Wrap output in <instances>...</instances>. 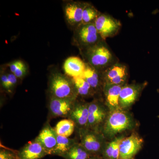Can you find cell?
<instances>
[{
  "label": "cell",
  "instance_id": "cell-8",
  "mask_svg": "<svg viewBox=\"0 0 159 159\" xmlns=\"http://www.w3.org/2000/svg\"><path fill=\"white\" fill-rule=\"evenodd\" d=\"M143 140L136 134L122 139L119 145V159H132L142 148Z\"/></svg>",
  "mask_w": 159,
  "mask_h": 159
},
{
  "label": "cell",
  "instance_id": "cell-30",
  "mask_svg": "<svg viewBox=\"0 0 159 159\" xmlns=\"http://www.w3.org/2000/svg\"><path fill=\"white\" fill-rule=\"evenodd\" d=\"M89 159H100L97 156H92L90 157Z\"/></svg>",
  "mask_w": 159,
  "mask_h": 159
},
{
  "label": "cell",
  "instance_id": "cell-6",
  "mask_svg": "<svg viewBox=\"0 0 159 159\" xmlns=\"http://www.w3.org/2000/svg\"><path fill=\"white\" fill-rule=\"evenodd\" d=\"M84 2L66 1L63 5L65 18L69 26L73 30L82 23L83 11Z\"/></svg>",
  "mask_w": 159,
  "mask_h": 159
},
{
  "label": "cell",
  "instance_id": "cell-31",
  "mask_svg": "<svg viewBox=\"0 0 159 159\" xmlns=\"http://www.w3.org/2000/svg\"><path fill=\"white\" fill-rule=\"evenodd\" d=\"M132 159H134V158Z\"/></svg>",
  "mask_w": 159,
  "mask_h": 159
},
{
  "label": "cell",
  "instance_id": "cell-29",
  "mask_svg": "<svg viewBox=\"0 0 159 159\" xmlns=\"http://www.w3.org/2000/svg\"><path fill=\"white\" fill-rule=\"evenodd\" d=\"M23 62H24L22 61L17 60L15 61H12V62L9 63V67L10 72L13 74L15 72V71L21 65Z\"/></svg>",
  "mask_w": 159,
  "mask_h": 159
},
{
  "label": "cell",
  "instance_id": "cell-19",
  "mask_svg": "<svg viewBox=\"0 0 159 159\" xmlns=\"http://www.w3.org/2000/svg\"><path fill=\"white\" fill-rule=\"evenodd\" d=\"M74 81L78 96L83 97H93L96 92L83 77L72 78Z\"/></svg>",
  "mask_w": 159,
  "mask_h": 159
},
{
  "label": "cell",
  "instance_id": "cell-21",
  "mask_svg": "<svg viewBox=\"0 0 159 159\" xmlns=\"http://www.w3.org/2000/svg\"><path fill=\"white\" fill-rule=\"evenodd\" d=\"M91 157L80 143H76L63 157L65 159H89Z\"/></svg>",
  "mask_w": 159,
  "mask_h": 159
},
{
  "label": "cell",
  "instance_id": "cell-2",
  "mask_svg": "<svg viewBox=\"0 0 159 159\" xmlns=\"http://www.w3.org/2000/svg\"><path fill=\"white\" fill-rule=\"evenodd\" d=\"M48 91L50 97L59 99L77 100L78 97L72 78L58 71L50 75Z\"/></svg>",
  "mask_w": 159,
  "mask_h": 159
},
{
  "label": "cell",
  "instance_id": "cell-9",
  "mask_svg": "<svg viewBox=\"0 0 159 159\" xmlns=\"http://www.w3.org/2000/svg\"><path fill=\"white\" fill-rule=\"evenodd\" d=\"M76 100L50 97L49 109L54 117H68Z\"/></svg>",
  "mask_w": 159,
  "mask_h": 159
},
{
  "label": "cell",
  "instance_id": "cell-13",
  "mask_svg": "<svg viewBox=\"0 0 159 159\" xmlns=\"http://www.w3.org/2000/svg\"><path fill=\"white\" fill-rule=\"evenodd\" d=\"M89 104L84 102H77L76 100L73 109L68 118L79 126L80 129L88 126L89 117Z\"/></svg>",
  "mask_w": 159,
  "mask_h": 159
},
{
  "label": "cell",
  "instance_id": "cell-12",
  "mask_svg": "<svg viewBox=\"0 0 159 159\" xmlns=\"http://www.w3.org/2000/svg\"><path fill=\"white\" fill-rule=\"evenodd\" d=\"M142 88V86L140 84L123 85L119 96L120 108H128L132 105L139 97Z\"/></svg>",
  "mask_w": 159,
  "mask_h": 159
},
{
  "label": "cell",
  "instance_id": "cell-18",
  "mask_svg": "<svg viewBox=\"0 0 159 159\" xmlns=\"http://www.w3.org/2000/svg\"><path fill=\"white\" fill-rule=\"evenodd\" d=\"M76 143L74 139L57 135V145L51 155L63 157Z\"/></svg>",
  "mask_w": 159,
  "mask_h": 159
},
{
  "label": "cell",
  "instance_id": "cell-24",
  "mask_svg": "<svg viewBox=\"0 0 159 159\" xmlns=\"http://www.w3.org/2000/svg\"><path fill=\"white\" fill-rule=\"evenodd\" d=\"M121 139V138L116 139L110 143L108 145H107L103 152V155H104L105 159H112L113 153L115 147L116 145L117 142H119Z\"/></svg>",
  "mask_w": 159,
  "mask_h": 159
},
{
  "label": "cell",
  "instance_id": "cell-5",
  "mask_svg": "<svg viewBox=\"0 0 159 159\" xmlns=\"http://www.w3.org/2000/svg\"><path fill=\"white\" fill-rule=\"evenodd\" d=\"M94 23L99 35L104 40L116 35L121 27L119 20L109 15L101 13Z\"/></svg>",
  "mask_w": 159,
  "mask_h": 159
},
{
  "label": "cell",
  "instance_id": "cell-15",
  "mask_svg": "<svg viewBox=\"0 0 159 159\" xmlns=\"http://www.w3.org/2000/svg\"><path fill=\"white\" fill-rule=\"evenodd\" d=\"M85 67L86 63L79 57L75 56L67 58L63 65L66 75L71 78L83 77Z\"/></svg>",
  "mask_w": 159,
  "mask_h": 159
},
{
  "label": "cell",
  "instance_id": "cell-4",
  "mask_svg": "<svg viewBox=\"0 0 159 159\" xmlns=\"http://www.w3.org/2000/svg\"><path fill=\"white\" fill-rule=\"evenodd\" d=\"M132 121L128 114L121 110L111 111L104 124V134L111 137L130 128Z\"/></svg>",
  "mask_w": 159,
  "mask_h": 159
},
{
  "label": "cell",
  "instance_id": "cell-7",
  "mask_svg": "<svg viewBox=\"0 0 159 159\" xmlns=\"http://www.w3.org/2000/svg\"><path fill=\"white\" fill-rule=\"evenodd\" d=\"M104 84L124 85L128 76L127 67L116 63L102 72Z\"/></svg>",
  "mask_w": 159,
  "mask_h": 159
},
{
  "label": "cell",
  "instance_id": "cell-22",
  "mask_svg": "<svg viewBox=\"0 0 159 159\" xmlns=\"http://www.w3.org/2000/svg\"><path fill=\"white\" fill-rule=\"evenodd\" d=\"M100 14L101 12H99L91 3L84 2L82 24L94 23Z\"/></svg>",
  "mask_w": 159,
  "mask_h": 159
},
{
  "label": "cell",
  "instance_id": "cell-28",
  "mask_svg": "<svg viewBox=\"0 0 159 159\" xmlns=\"http://www.w3.org/2000/svg\"><path fill=\"white\" fill-rule=\"evenodd\" d=\"M1 84L2 88L5 90L9 92V81H8L7 73L6 71H1Z\"/></svg>",
  "mask_w": 159,
  "mask_h": 159
},
{
  "label": "cell",
  "instance_id": "cell-27",
  "mask_svg": "<svg viewBox=\"0 0 159 159\" xmlns=\"http://www.w3.org/2000/svg\"><path fill=\"white\" fill-rule=\"evenodd\" d=\"M7 73L8 81H9V93H10V92H11V91L16 85L17 83V80L18 79L16 77L14 74L11 73V72H8Z\"/></svg>",
  "mask_w": 159,
  "mask_h": 159
},
{
  "label": "cell",
  "instance_id": "cell-23",
  "mask_svg": "<svg viewBox=\"0 0 159 159\" xmlns=\"http://www.w3.org/2000/svg\"><path fill=\"white\" fill-rule=\"evenodd\" d=\"M105 116V112L103 109L94 113L89 114L88 126L94 127L102 122Z\"/></svg>",
  "mask_w": 159,
  "mask_h": 159
},
{
  "label": "cell",
  "instance_id": "cell-20",
  "mask_svg": "<svg viewBox=\"0 0 159 159\" xmlns=\"http://www.w3.org/2000/svg\"><path fill=\"white\" fill-rule=\"evenodd\" d=\"M75 125L71 119H63L57 122L54 130L58 135L69 138L74 133Z\"/></svg>",
  "mask_w": 159,
  "mask_h": 159
},
{
  "label": "cell",
  "instance_id": "cell-25",
  "mask_svg": "<svg viewBox=\"0 0 159 159\" xmlns=\"http://www.w3.org/2000/svg\"><path fill=\"white\" fill-rule=\"evenodd\" d=\"M28 68L25 62H23L21 65L13 73L18 79H21L25 77L28 73Z\"/></svg>",
  "mask_w": 159,
  "mask_h": 159
},
{
  "label": "cell",
  "instance_id": "cell-3",
  "mask_svg": "<svg viewBox=\"0 0 159 159\" xmlns=\"http://www.w3.org/2000/svg\"><path fill=\"white\" fill-rule=\"evenodd\" d=\"M102 40H104L99 35L94 23L82 24L74 30L73 44L77 46L80 51Z\"/></svg>",
  "mask_w": 159,
  "mask_h": 159
},
{
  "label": "cell",
  "instance_id": "cell-10",
  "mask_svg": "<svg viewBox=\"0 0 159 159\" xmlns=\"http://www.w3.org/2000/svg\"><path fill=\"white\" fill-rule=\"evenodd\" d=\"M81 145L92 156L99 153L102 148V143L99 136L88 129H80Z\"/></svg>",
  "mask_w": 159,
  "mask_h": 159
},
{
  "label": "cell",
  "instance_id": "cell-14",
  "mask_svg": "<svg viewBox=\"0 0 159 159\" xmlns=\"http://www.w3.org/2000/svg\"><path fill=\"white\" fill-rule=\"evenodd\" d=\"M48 155L45 149L35 140L26 144L18 154L19 159H40Z\"/></svg>",
  "mask_w": 159,
  "mask_h": 159
},
{
  "label": "cell",
  "instance_id": "cell-26",
  "mask_svg": "<svg viewBox=\"0 0 159 159\" xmlns=\"http://www.w3.org/2000/svg\"><path fill=\"white\" fill-rule=\"evenodd\" d=\"M0 159H19L18 155H16L13 152L6 149H1Z\"/></svg>",
  "mask_w": 159,
  "mask_h": 159
},
{
  "label": "cell",
  "instance_id": "cell-11",
  "mask_svg": "<svg viewBox=\"0 0 159 159\" xmlns=\"http://www.w3.org/2000/svg\"><path fill=\"white\" fill-rule=\"evenodd\" d=\"M57 134L48 123L45 125L39 134L34 139L38 142L48 152V155L52 154L57 145Z\"/></svg>",
  "mask_w": 159,
  "mask_h": 159
},
{
  "label": "cell",
  "instance_id": "cell-17",
  "mask_svg": "<svg viewBox=\"0 0 159 159\" xmlns=\"http://www.w3.org/2000/svg\"><path fill=\"white\" fill-rule=\"evenodd\" d=\"M83 77L90 85L96 93L101 89L103 90L104 82L102 79V72L96 70L87 63Z\"/></svg>",
  "mask_w": 159,
  "mask_h": 159
},
{
  "label": "cell",
  "instance_id": "cell-1",
  "mask_svg": "<svg viewBox=\"0 0 159 159\" xmlns=\"http://www.w3.org/2000/svg\"><path fill=\"white\" fill-rule=\"evenodd\" d=\"M80 51L85 63L101 72L116 63L113 55L105 40L101 41Z\"/></svg>",
  "mask_w": 159,
  "mask_h": 159
},
{
  "label": "cell",
  "instance_id": "cell-16",
  "mask_svg": "<svg viewBox=\"0 0 159 159\" xmlns=\"http://www.w3.org/2000/svg\"><path fill=\"white\" fill-rule=\"evenodd\" d=\"M124 85L104 84L103 91L107 105L111 111L119 109L120 92Z\"/></svg>",
  "mask_w": 159,
  "mask_h": 159
}]
</instances>
